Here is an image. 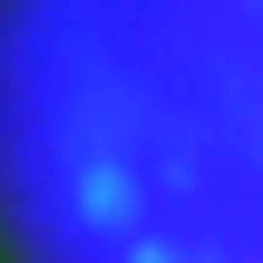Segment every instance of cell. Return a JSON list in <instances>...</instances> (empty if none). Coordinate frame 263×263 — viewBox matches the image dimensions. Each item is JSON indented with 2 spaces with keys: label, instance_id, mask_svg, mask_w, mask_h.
<instances>
[{
  "label": "cell",
  "instance_id": "cell-1",
  "mask_svg": "<svg viewBox=\"0 0 263 263\" xmlns=\"http://www.w3.org/2000/svg\"><path fill=\"white\" fill-rule=\"evenodd\" d=\"M0 263H263V0H0Z\"/></svg>",
  "mask_w": 263,
  "mask_h": 263
}]
</instances>
